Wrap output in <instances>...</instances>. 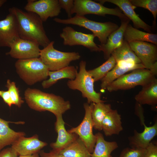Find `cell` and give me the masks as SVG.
Here are the masks:
<instances>
[{
  "instance_id": "d4e9b609",
  "label": "cell",
  "mask_w": 157,
  "mask_h": 157,
  "mask_svg": "<svg viewBox=\"0 0 157 157\" xmlns=\"http://www.w3.org/2000/svg\"><path fill=\"white\" fill-rule=\"evenodd\" d=\"M124 40L128 43L140 41L147 42L157 45V35L143 32L128 24L124 35Z\"/></svg>"
},
{
  "instance_id": "ffe728a7",
  "label": "cell",
  "mask_w": 157,
  "mask_h": 157,
  "mask_svg": "<svg viewBox=\"0 0 157 157\" xmlns=\"http://www.w3.org/2000/svg\"><path fill=\"white\" fill-rule=\"evenodd\" d=\"M10 123L17 124L24 123L23 122L7 121L0 118V151L5 146L11 145L19 138L26 135L24 132H16L10 128L9 125Z\"/></svg>"
},
{
  "instance_id": "9a60e30c",
  "label": "cell",
  "mask_w": 157,
  "mask_h": 157,
  "mask_svg": "<svg viewBox=\"0 0 157 157\" xmlns=\"http://www.w3.org/2000/svg\"><path fill=\"white\" fill-rule=\"evenodd\" d=\"M56 121L55 123V130L58 134L56 141L50 144L52 150L59 152L70 143L75 141L78 136L74 133L68 132L65 127V123L60 115L56 116Z\"/></svg>"
},
{
  "instance_id": "277c9868",
  "label": "cell",
  "mask_w": 157,
  "mask_h": 157,
  "mask_svg": "<svg viewBox=\"0 0 157 157\" xmlns=\"http://www.w3.org/2000/svg\"><path fill=\"white\" fill-rule=\"evenodd\" d=\"M15 67L19 77L28 85L43 81L48 77L49 70L40 57L18 60Z\"/></svg>"
},
{
  "instance_id": "7a4b0ae2",
  "label": "cell",
  "mask_w": 157,
  "mask_h": 157,
  "mask_svg": "<svg viewBox=\"0 0 157 157\" xmlns=\"http://www.w3.org/2000/svg\"><path fill=\"white\" fill-rule=\"evenodd\" d=\"M24 99L28 107L36 111H48L56 116L62 115L71 108L68 101L53 93L28 88L24 92Z\"/></svg>"
},
{
  "instance_id": "52a82bcc",
  "label": "cell",
  "mask_w": 157,
  "mask_h": 157,
  "mask_svg": "<svg viewBox=\"0 0 157 157\" xmlns=\"http://www.w3.org/2000/svg\"><path fill=\"white\" fill-rule=\"evenodd\" d=\"M156 78L147 69H135L121 76L110 84L106 89L110 92L129 90L138 86L145 85Z\"/></svg>"
},
{
  "instance_id": "ba28073f",
  "label": "cell",
  "mask_w": 157,
  "mask_h": 157,
  "mask_svg": "<svg viewBox=\"0 0 157 157\" xmlns=\"http://www.w3.org/2000/svg\"><path fill=\"white\" fill-rule=\"evenodd\" d=\"M74 13L83 16L89 14L103 16L110 15L118 17L121 20L128 19L119 8H108L91 0H74L71 14Z\"/></svg>"
},
{
  "instance_id": "9c48e42d",
  "label": "cell",
  "mask_w": 157,
  "mask_h": 157,
  "mask_svg": "<svg viewBox=\"0 0 157 157\" xmlns=\"http://www.w3.org/2000/svg\"><path fill=\"white\" fill-rule=\"evenodd\" d=\"M94 104V103H84L85 114L82 121L76 127L67 131L69 133L77 135L84 142L90 154L93 151L96 141V136L93 132V124L91 116Z\"/></svg>"
},
{
  "instance_id": "d6986e66",
  "label": "cell",
  "mask_w": 157,
  "mask_h": 157,
  "mask_svg": "<svg viewBox=\"0 0 157 157\" xmlns=\"http://www.w3.org/2000/svg\"><path fill=\"white\" fill-rule=\"evenodd\" d=\"M144 126V131L141 133L136 130L134 134L129 137V145L131 148L146 149L151 142V140L157 134V122L156 121L152 126H147L142 122Z\"/></svg>"
},
{
  "instance_id": "f546056e",
  "label": "cell",
  "mask_w": 157,
  "mask_h": 157,
  "mask_svg": "<svg viewBox=\"0 0 157 157\" xmlns=\"http://www.w3.org/2000/svg\"><path fill=\"white\" fill-rule=\"evenodd\" d=\"M116 62L112 56L100 66L88 70L93 78L94 82L101 80L116 65Z\"/></svg>"
},
{
  "instance_id": "d590c367",
  "label": "cell",
  "mask_w": 157,
  "mask_h": 157,
  "mask_svg": "<svg viewBox=\"0 0 157 157\" xmlns=\"http://www.w3.org/2000/svg\"><path fill=\"white\" fill-rule=\"evenodd\" d=\"M18 156L11 147L5 149L0 151V157H18Z\"/></svg>"
},
{
  "instance_id": "6da1fadb",
  "label": "cell",
  "mask_w": 157,
  "mask_h": 157,
  "mask_svg": "<svg viewBox=\"0 0 157 157\" xmlns=\"http://www.w3.org/2000/svg\"><path fill=\"white\" fill-rule=\"evenodd\" d=\"M16 18L19 37L37 43L44 48L51 42L44 30L43 22L36 14L13 7L9 9Z\"/></svg>"
},
{
  "instance_id": "d6a6232c",
  "label": "cell",
  "mask_w": 157,
  "mask_h": 157,
  "mask_svg": "<svg viewBox=\"0 0 157 157\" xmlns=\"http://www.w3.org/2000/svg\"><path fill=\"white\" fill-rule=\"evenodd\" d=\"M146 149L127 147L123 149L119 157H145Z\"/></svg>"
},
{
  "instance_id": "4fadbf2b",
  "label": "cell",
  "mask_w": 157,
  "mask_h": 157,
  "mask_svg": "<svg viewBox=\"0 0 157 157\" xmlns=\"http://www.w3.org/2000/svg\"><path fill=\"white\" fill-rule=\"evenodd\" d=\"M145 68L149 69L157 60V45L140 41L128 43Z\"/></svg>"
},
{
  "instance_id": "8992f818",
  "label": "cell",
  "mask_w": 157,
  "mask_h": 157,
  "mask_svg": "<svg viewBox=\"0 0 157 157\" xmlns=\"http://www.w3.org/2000/svg\"><path fill=\"white\" fill-rule=\"evenodd\" d=\"M54 42L49 44L40 51V58L49 71H55L69 66L72 61L79 60L81 56L78 52H65L54 48Z\"/></svg>"
},
{
  "instance_id": "f1b7e54d",
  "label": "cell",
  "mask_w": 157,
  "mask_h": 157,
  "mask_svg": "<svg viewBox=\"0 0 157 157\" xmlns=\"http://www.w3.org/2000/svg\"><path fill=\"white\" fill-rule=\"evenodd\" d=\"M112 109L111 105L104 103V101L94 103L91 116L93 128L99 131L102 130V122L107 113Z\"/></svg>"
},
{
  "instance_id": "5b68a950",
  "label": "cell",
  "mask_w": 157,
  "mask_h": 157,
  "mask_svg": "<svg viewBox=\"0 0 157 157\" xmlns=\"http://www.w3.org/2000/svg\"><path fill=\"white\" fill-rule=\"evenodd\" d=\"M86 62L81 60L79 64V71L75 78L67 82L68 88L80 91L82 97L86 98L87 103H97L104 101L101 99V94L94 88V80L86 69Z\"/></svg>"
},
{
  "instance_id": "484cf974",
  "label": "cell",
  "mask_w": 157,
  "mask_h": 157,
  "mask_svg": "<svg viewBox=\"0 0 157 157\" xmlns=\"http://www.w3.org/2000/svg\"><path fill=\"white\" fill-rule=\"evenodd\" d=\"M143 68L145 67L142 63L138 64L132 67H122L116 64L115 67L101 80V89L102 90L106 89L107 87L113 81L129 72Z\"/></svg>"
},
{
  "instance_id": "83f0119b",
  "label": "cell",
  "mask_w": 157,
  "mask_h": 157,
  "mask_svg": "<svg viewBox=\"0 0 157 157\" xmlns=\"http://www.w3.org/2000/svg\"><path fill=\"white\" fill-rule=\"evenodd\" d=\"M111 55L114 57L116 63L119 61H124L133 62L136 64L141 63L129 43L124 40L121 45L115 49Z\"/></svg>"
},
{
  "instance_id": "8d00e7d4",
  "label": "cell",
  "mask_w": 157,
  "mask_h": 157,
  "mask_svg": "<svg viewBox=\"0 0 157 157\" xmlns=\"http://www.w3.org/2000/svg\"><path fill=\"white\" fill-rule=\"evenodd\" d=\"M0 97L2 98L4 102L9 107H11L13 105L8 90L6 91L0 90Z\"/></svg>"
},
{
  "instance_id": "b9f144b4",
  "label": "cell",
  "mask_w": 157,
  "mask_h": 157,
  "mask_svg": "<svg viewBox=\"0 0 157 157\" xmlns=\"http://www.w3.org/2000/svg\"><path fill=\"white\" fill-rule=\"evenodd\" d=\"M110 157H113L111 156Z\"/></svg>"
},
{
  "instance_id": "cb8c5ba5",
  "label": "cell",
  "mask_w": 157,
  "mask_h": 157,
  "mask_svg": "<svg viewBox=\"0 0 157 157\" xmlns=\"http://www.w3.org/2000/svg\"><path fill=\"white\" fill-rule=\"evenodd\" d=\"M96 143L91 157H110L112 152L118 147L115 141H108L104 138L103 134L98 132L95 134Z\"/></svg>"
},
{
  "instance_id": "44dd1931",
  "label": "cell",
  "mask_w": 157,
  "mask_h": 157,
  "mask_svg": "<svg viewBox=\"0 0 157 157\" xmlns=\"http://www.w3.org/2000/svg\"><path fill=\"white\" fill-rule=\"evenodd\" d=\"M106 136L118 135L123 130L121 115L117 110L112 109L106 115L101 124Z\"/></svg>"
},
{
  "instance_id": "5bb4252c",
  "label": "cell",
  "mask_w": 157,
  "mask_h": 157,
  "mask_svg": "<svg viewBox=\"0 0 157 157\" xmlns=\"http://www.w3.org/2000/svg\"><path fill=\"white\" fill-rule=\"evenodd\" d=\"M25 136L19 138L11 144V147L19 156L39 153L47 144L46 142L40 140L37 134L30 137Z\"/></svg>"
},
{
  "instance_id": "603a6c76",
  "label": "cell",
  "mask_w": 157,
  "mask_h": 157,
  "mask_svg": "<svg viewBox=\"0 0 157 157\" xmlns=\"http://www.w3.org/2000/svg\"><path fill=\"white\" fill-rule=\"evenodd\" d=\"M77 72V68L74 66H69L55 71H49V78L42 81V86L43 88H48L61 79L73 80L75 78Z\"/></svg>"
},
{
  "instance_id": "4316f807",
  "label": "cell",
  "mask_w": 157,
  "mask_h": 157,
  "mask_svg": "<svg viewBox=\"0 0 157 157\" xmlns=\"http://www.w3.org/2000/svg\"><path fill=\"white\" fill-rule=\"evenodd\" d=\"M59 153L66 157H91V154L79 137Z\"/></svg>"
},
{
  "instance_id": "3957f363",
  "label": "cell",
  "mask_w": 157,
  "mask_h": 157,
  "mask_svg": "<svg viewBox=\"0 0 157 157\" xmlns=\"http://www.w3.org/2000/svg\"><path fill=\"white\" fill-rule=\"evenodd\" d=\"M53 20L58 23L77 25L88 29L98 38L101 44H105L109 36L119 28L117 24L111 22H97L90 20L85 16L77 15L67 19L55 18Z\"/></svg>"
},
{
  "instance_id": "60d3db41",
  "label": "cell",
  "mask_w": 157,
  "mask_h": 157,
  "mask_svg": "<svg viewBox=\"0 0 157 157\" xmlns=\"http://www.w3.org/2000/svg\"><path fill=\"white\" fill-rule=\"evenodd\" d=\"M6 0H0V8L6 2Z\"/></svg>"
},
{
  "instance_id": "7402d4cb",
  "label": "cell",
  "mask_w": 157,
  "mask_h": 157,
  "mask_svg": "<svg viewBox=\"0 0 157 157\" xmlns=\"http://www.w3.org/2000/svg\"><path fill=\"white\" fill-rule=\"evenodd\" d=\"M140 91L135 97L136 102L141 105L152 106L157 104V79L154 78L142 87Z\"/></svg>"
},
{
  "instance_id": "ab89813d",
  "label": "cell",
  "mask_w": 157,
  "mask_h": 157,
  "mask_svg": "<svg viewBox=\"0 0 157 157\" xmlns=\"http://www.w3.org/2000/svg\"><path fill=\"white\" fill-rule=\"evenodd\" d=\"M18 157H40V156L39 153H37L30 155L19 156Z\"/></svg>"
},
{
  "instance_id": "e575fe53",
  "label": "cell",
  "mask_w": 157,
  "mask_h": 157,
  "mask_svg": "<svg viewBox=\"0 0 157 157\" xmlns=\"http://www.w3.org/2000/svg\"><path fill=\"white\" fill-rule=\"evenodd\" d=\"M145 157H157V145L151 142L146 148Z\"/></svg>"
},
{
  "instance_id": "74e56055",
  "label": "cell",
  "mask_w": 157,
  "mask_h": 157,
  "mask_svg": "<svg viewBox=\"0 0 157 157\" xmlns=\"http://www.w3.org/2000/svg\"><path fill=\"white\" fill-rule=\"evenodd\" d=\"M40 157H66L59 153L53 150L49 152H46L44 150H41L39 153Z\"/></svg>"
},
{
  "instance_id": "2e32d148",
  "label": "cell",
  "mask_w": 157,
  "mask_h": 157,
  "mask_svg": "<svg viewBox=\"0 0 157 157\" xmlns=\"http://www.w3.org/2000/svg\"><path fill=\"white\" fill-rule=\"evenodd\" d=\"M18 38L16 18L9 13L5 19L0 20V47H9L13 41Z\"/></svg>"
},
{
  "instance_id": "4dcf8cb0",
  "label": "cell",
  "mask_w": 157,
  "mask_h": 157,
  "mask_svg": "<svg viewBox=\"0 0 157 157\" xmlns=\"http://www.w3.org/2000/svg\"><path fill=\"white\" fill-rule=\"evenodd\" d=\"M131 4L135 7H140L149 10L152 14L154 20L153 25H155L157 15V0H129Z\"/></svg>"
},
{
  "instance_id": "1f68e13d",
  "label": "cell",
  "mask_w": 157,
  "mask_h": 157,
  "mask_svg": "<svg viewBox=\"0 0 157 157\" xmlns=\"http://www.w3.org/2000/svg\"><path fill=\"white\" fill-rule=\"evenodd\" d=\"M6 87L8 90L13 105L18 108H20L24 102L19 94V90L16 86V83L14 81H11L10 80H7Z\"/></svg>"
},
{
  "instance_id": "8fae6325",
  "label": "cell",
  "mask_w": 157,
  "mask_h": 157,
  "mask_svg": "<svg viewBox=\"0 0 157 157\" xmlns=\"http://www.w3.org/2000/svg\"><path fill=\"white\" fill-rule=\"evenodd\" d=\"M39 46L35 42L19 37L10 44V50L6 54L18 60L39 58L41 50Z\"/></svg>"
},
{
  "instance_id": "f35d334b",
  "label": "cell",
  "mask_w": 157,
  "mask_h": 157,
  "mask_svg": "<svg viewBox=\"0 0 157 157\" xmlns=\"http://www.w3.org/2000/svg\"><path fill=\"white\" fill-rule=\"evenodd\" d=\"M151 73L155 76L157 74V62H156L149 69Z\"/></svg>"
},
{
  "instance_id": "ac0fdd59",
  "label": "cell",
  "mask_w": 157,
  "mask_h": 157,
  "mask_svg": "<svg viewBox=\"0 0 157 157\" xmlns=\"http://www.w3.org/2000/svg\"><path fill=\"white\" fill-rule=\"evenodd\" d=\"M103 4L106 2L110 3L117 6L124 14L133 22L134 26L137 28H142L148 32H151L152 27L146 23L136 14L134 7L129 0H96Z\"/></svg>"
},
{
  "instance_id": "e0dca14e",
  "label": "cell",
  "mask_w": 157,
  "mask_h": 157,
  "mask_svg": "<svg viewBox=\"0 0 157 157\" xmlns=\"http://www.w3.org/2000/svg\"><path fill=\"white\" fill-rule=\"evenodd\" d=\"M130 21L129 19L121 20V25L109 36L106 43L97 45L100 51L103 52L105 59H108L113 52L122 44L125 31Z\"/></svg>"
},
{
  "instance_id": "836d02e7",
  "label": "cell",
  "mask_w": 157,
  "mask_h": 157,
  "mask_svg": "<svg viewBox=\"0 0 157 157\" xmlns=\"http://www.w3.org/2000/svg\"><path fill=\"white\" fill-rule=\"evenodd\" d=\"M59 6L65 10L69 18L72 17V10L74 7L73 0H58Z\"/></svg>"
},
{
  "instance_id": "7c38bea8",
  "label": "cell",
  "mask_w": 157,
  "mask_h": 157,
  "mask_svg": "<svg viewBox=\"0 0 157 157\" xmlns=\"http://www.w3.org/2000/svg\"><path fill=\"white\" fill-rule=\"evenodd\" d=\"M24 9L27 12L36 14L44 22L49 17L58 16L61 8L58 0H29Z\"/></svg>"
},
{
  "instance_id": "30bf717a",
  "label": "cell",
  "mask_w": 157,
  "mask_h": 157,
  "mask_svg": "<svg viewBox=\"0 0 157 157\" xmlns=\"http://www.w3.org/2000/svg\"><path fill=\"white\" fill-rule=\"evenodd\" d=\"M60 36L63 40L64 45L82 46L92 52L100 51L97 45L94 42L95 37L93 34L77 31L70 26H66L63 28Z\"/></svg>"
}]
</instances>
